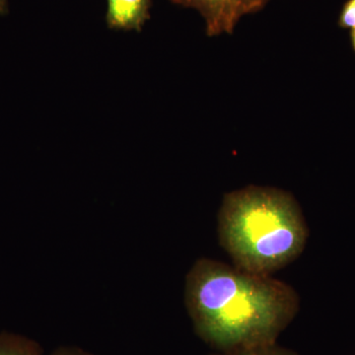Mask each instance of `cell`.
Instances as JSON below:
<instances>
[{
    "instance_id": "obj_1",
    "label": "cell",
    "mask_w": 355,
    "mask_h": 355,
    "mask_svg": "<svg viewBox=\"0 0 355 355\" xmlns=\"http://www.w3.org/2000/svg\"><path fill=\"white\" fill-rule=\"evenodd\" d=\"M184 299L196 335L221 355L277 343L300 310L286 282L209 258L191 266Z\"/></svg>"
},
{
    "instance_id": "obj_2",
    "label": "cell",
    "mask_w": 355,
    "mask_h": 355,
    "mask_svg": "<svg viewBox=\"0 0 355 355\" xmlns=\"http://www.w3.org/2000/svg\"><path fill=\"white\" fill-rule=\"evenodd\" d=\"M217 232L233 266L261 275H272L297 260L309 238L296 198L272 187L248 186L224 195Z\"/></svg>"
},
{
    "instance_id": "obj_3",
    "label": "cell",
    "mask_w": 355,
    "mask_h": 355,
    "mask_svg": "<svg viewBox=\"0 0 355 355\" xmlns=\"http://www.w3.org/2000/svg\"><path fill=\"white\" fill-rule=\"evenodd\" d=\"M176 6L197 10L209 37L232 34L245 15L260 12L270 0H170Z\"/></svg>"
},
{
    "instance_id": "obj_4",
    "label": "cell",
    "mask_w": 355,
    "mask_h": 355,
    "mask_svg": "<svg viewBox=\"0 0 355 355\" xmlns=\"http://www.w3.org/2000/svg\"><path fill=\"white\" fill-rule=\"evenodd\" d=\"M151 6V0H107V25L116 31L140 32L150 19Z\"/></svg>"
},
{
    "instance_id": "obj_5",
    "label": "cell",
    "mask_w": 355,
    "mask_h": 355,
    "mask_svg": "<svg viewBox=\"0 0 355 355\" xmlns=\"http://www.w3.org/2000/svg\"><path fill=\"white\" fill-rule=\"evenodd\" d=\"M0 355H44L38 343L15 334H0Z\"/></svg>"
},
{
    "instance_id": "obj_6",
    "label": "cell",
    "mask_w": 355,
    "mask_h": 355,
    "mask_svg": "<svg viewBox=\"0 0 355 355\" xmlns=\"http://www.w3.org/2000/svg\"><path fill=\"white\" fill-rule=\"evenodd\" d=\"M338 26L343 29H355V0H347L343 4L338 17Z\"/></svg>"
},
{
    "instance_id": "obj_7",
    "label": "cell",
    "mask_w": 355,
    "mask_h": 355,
    "mask_svg": "<svg viewBox=\"0 0 355 355\" xmlns=\"http://www.w3.org/2000/svg\"><path fill=\"white\" fill-rule=\"evenodd\" d=\"M241 355H300L294 350L287 349L277 345V343H270V345H263V347H257L249 352H245Z\"/></svg>"
},
{
    "instance_id": "obj_8",
    "label": "cell",
    "mask_w": 355,
    "mask_h": 355,
    "mask_svg": "<svg viewBox=\"0 0 355 355\" xmlns=\"http://www.w3.org/2000/svg\"><path fill=\"white\" fill-rule=\"evenodd\" d=\"M51 355H95L77 347H60L53 350Z\"/></svg>"
},
{
    "instance_id": "obj_9",
    "label": "cell",
    "mask_w": 355,
    "mask_h": 355,
    "mask_svg": "<svg viewBox=\"0 0 355 355\" xmlns=\"http://www.w3.org/2000/svg\"><path fill=\"white\" fill-rule=\"evenodd\" d=\"M9 11L8 0H0V16L6 15Z\"/></svg>"
},
{
    "instance_id": "obj_10",
    "label": "cell",
    "mask_w": 355,
    "mask_h": 355,
    "mask_svg": "<svg viewBox=\"0 0 355 355\" xmlns=\"http://www.w3.org/2000/svg\"><path fill=\"white\" fill-rule=\"evenodd\" d=\"M350 38H352V48H354L355 51V29L352 30V33H350Z\"/></svg>"
},
{
    "instance_id": "obj_11",
    "label": "cell",
    "mask_w": 355,
    "mask_h": 355,
    "mask_svg": "<svg viewBox=\"0 0 355 355\" xmlns=\"http://www.w3.org/2000/svg\"><path fill=\"white\" fill-rule=\"evenodd\" d=\"M209 355H221V354H216H216H209Z\"/></svg>"
}]
</instances>
